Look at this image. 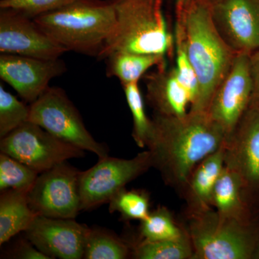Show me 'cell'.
Masks as SVG:
<instances>
[{"instance_id": "6da1fadb", "label": "cell", "mask_w": 259, "mask_h": 259, "mask_svg": "<svg viewBox=\"0 0 259 259\" xmlns=\"http://www.w3.org/2000/svg\"><path fill=\"white\" fill-rule=\"evenodd\" d=\"M146 146L153 167L179 194L194 167L226 142L222 127L207 112L189 111L181 117L154 114Z\"/></svg>"}, {"instance_id": "7a4b0ae2", "label": "cell", "mask_w": 259, "mask_h": 259, "mask_svg": "<svg viewBox=\"0 0 259 259\" xmlns=\"http://www.w3.org/2000/svg\"><path fill=\"white\" fill-rule=\"evenodd\" d=\"M176 25L182 32L186 52L198 80V97L190 111L207 112L238 54L218 32L208 5L193 0L177 15Z\"/></svg>"}, {"instance_id": "3957f363", "label": "cell", "mask_w": 259, "mask_h": 259, "mask_svg": "<svg viewBox=\"0 0 259 259\" xmlns=\"http://www.w3.org/2000/svg\"><path fill=\"white\" fill-rule=\"evenodd\" d=\"M33 20L66 51L98 58L115 28L116 16L107 0H75Z\"/></svg>"}, {"instance_id": "277c9868", "label": "cell", "mask_w": 259, "mask_h": 259, "mask_svg": "<svg viewBox=\"0 0 259 259\" xmlns=\"http://www.w3.org/2000/svg\"><path fill=\"white\" fill-rule=\"evenodd\" d=\"M113 7L115 27L97 59L117 52L166 56L171 35L163 15V0H107Z\"/></svg>"}, {"instance_id": "5b68a950", "label": "cell", "mask_w": 259, "mask_h": 259, "mask_svg": "<svg viewBox=\"0 0 259 259\" xmlns=\"http://www.w3.org/2000/svg\"><path fill=\"white\" fill-rule=\"evenodd\" d=\"M193 259H253L259 219L244 223L222 217L213 207L186 214Z\"/></svg>"}, {"instance_id": "8992f818", "label": "cell", "mask_w": 259, "mask_h": 259, "mask_svg": "<svg viewBox=\"0 0 259 259\" xmlns=\"http://www.w3.org/2000/svg\"><path fill=\"white\" fill-rule=\"evenodd\" d=\"M29 121L64 142L95 153L99 158L108 156L106 146L97 142L90 134L63 89L49 87L30 104Z\"/></svg>"}, {"instance_id": "52a82bcc", "label": "cell", "mask_w": 259, "mask_h": 259, "mask_svg": "<svg viewBox=\"0 0 259 259\" xmlns=\"http://www.w3.org/2000/svg\"><path fill=\"white\" fill-rule=\"evenodd\" d=\"M152 167V157L148 150L131 159L109 156L100 158L95 166L80 171L81 211L91 210L109 203L127 184Z\"/></svg>"}, {"instance_id": "ba28073f", "label": "cell", "mask_w": 259, "mask_h": 259, "mask_svg": "<svg viewBox=\"0 0 259 259\" xmlns=\"http://www.w3.org/2000/svg\"><path fill=\"white\" fill-rule=\"evenodd\" d=\"M225 165L241 180L245 199L259 211V101L249 106L225 142Z\"/></svg>"}, {"instance_id": "9c48e42d", "label": "cell", "mask_w": 259, "mask_h": 259, "mask_svg": "<svg viewBox=\"0 0 259 259\" xmlns=\"http://www.w3.org/2000/svg\"><path fill=\"white\" fill-rule=\"evenodd\" d=\"M0 151L40 174L84 151L57 139L33 122H25L0 141Z\"/></svg>"}, {"instance_id": "30bf717a", "label": "cell", "mask_w": 259, "mask_h": 259, "mask_svg": "<svg viewBox=\"0 0 259 259\" xmlns=\"http://www.w3.org/2000/svg\"><path fill=\"white\" fill-rule=\"evenodd\" d=\"M80 171L65 161L40 173L28 193L37 216L74 219L81 211Z\"/></svg>"}, {"instance_id": "8fae6325", "label": "cell", "mask_w": 259, "mask_h": 259, "mask_svg": "<svg viewBox=\"0 0 259 259\" xmlns=\"http://www.w3.org/2000/svg\"><path fill=\"white\" fill-rule=\"evenodd\" d=\"M253 97L249 54H238L216 90L207 112L228 137L238 125ZM226 137V138H227Z\"/></svg>"}, {"instance_id": "7c38bea8", "label": "cell", "mask_w": 259, "mask_h": 259, "mask_svg": "<svg viewBox=\"0 0 259 259\" xmlns=\"http://www.w3.org/2000/svg\"><path fill=\"white\" fill-rule=\"evenodd\" d=\"M68 52L42 30L33 19L15 10L0 9V53L37 59H60Z\"/></svg>"}, {"instance_id": "4fadbf2b", "label": "cell", "mask_w": 259, "mask_h": 259, "mask_svg": "<svg viewBox=\"0 0 259 259\" xmlns=\"http://www.w3.org/2000/svg\"><path fill=\"white\" fill-rule=\"evenodd\" d=\"M66 71V64L60 59L49 60L0 54V78L30 104L49 88L51 80Z\"/></svg>"}, {"instance_id": "5bb4252c", "label": "cell", "mask_w": 259, "mask_h": 259, "mask_svg": "<svg viewBox=\"0 0 259 259\" xmlns=\"http://www.w3.org/2000/svg\"><path fill=\"white\" fill-rule=\"evenodd\" d=\"M89 228L74 219L36 216L24 233L28 241L51 259H81Z\"/></svg>"}, {"instance_id": "9a60e30c", "label": "cell", "mask_w": 259, "mask_h": 259, "mask_svg": "<svg viewBox=\"0 0 259 259\" xmlns=\"http://www.w3.org/2000/svg\"><path fill=\"white\" fill-rule=\"evenodd\" d=\"M211 10L218 32L237 54L259 49V0H224Z\"/></svg>"}, {"instance_id": "2e32d148", "label": "cell", "mask_w": 259, "mask_h": 259, "mask_svg": "<svg viewBox=\"0 0 259 259\" xmlns=\"http://www.w3.org/2000/svg\"><path fill=\"white\" fill-rule=\"evenodd\" d=\"M146 99L155 114L167 117L187 115L192 99L177 76L176 69L158 67L157 71L145 76Z\"/></svg>"}, {"instance_id": "e0dca14e", "label": "cell", "mask_w": 259, "mask_h": 259, "mask_svg": "<svg viewBox=\"0 0 259 259\" xmlns=\"http://www.w3.org/2000/svg\"><path fill=\"white\" fill-rule=\"evenodd\" d=\"M225 167V144L194 167L181 196L186 202V214L212 208L214 187Z\"/></svg>"}, {"instance_id": "ac0fdd59", "label": "cell", "mask_w": 259, "mask_h": 259, "mask_svg": "<svg viewBox=\"0 0 259 259\" xmlns=\"http://www.w3.org/2000/svg\"><path fill=\"white\" fill-rule=\"evenodd\" d=\"M212 206L222 217L244 223L259 219V211L245 199L239 177L226 165L214 187Z\"/></svg>"}, {"instance_id": "d6986e66", "label": "cell", "mask_w": 259, "mask_h": 259, "mask_svg": "<svg viewBox=\"0 0 259 259\" xmlns=\"http://www.w3.org/2000/svg\"><path fill=\"white\" fill-rule=\"evenodd\" d=\"M28 193L10 190L0 196V244L3 245L20 232H25L36 218L30 208Z\"/></svg>"}, {"instance_id": "ffe728a7", "label": "cell", "mask_w": 259, "mask_h": 259, "mask_svg": "<svg viewBox=\"0 0 259 259\" xmlns=\"http://www.w3.org/2000/svg\"><path fill=\"white\" fill-rule=\"evenodd\" d=\"M158 54L117 52L107 57L106 74L117 78L122 85L139 81L153 66L163 67L166 58Z\"/></svg>"}, {"instance_id": "44dd1931", "label": "cell", "mask_w": 259, "mask_h": 259, "mask_svg": "<svg viewBox=\"0 0 259 259\" xmlns=\"http://www.w3.org/2000/svg\"><path fill=\"white\" fill-rule=\"evenodd\" d=\"M139 234V240L149 241L180 239L189 236L185 225L177 222L171 211L164 206H158L141 221Z\"/></svg>"}, {"instance_id": "7402d4cb", "label": "cell", "mask_w": 259, "mask_h": 259, "mask_svg": "<svg viewBox=\"0 0 259 259\" xmlns=\"http://www.w3.org/2000/svg\"><path fill=\"white\" fill-rule=\"evenodd\" d=\"M131 253L128 243L114 233L103 228H89L83 258L125 259Z\"/></svg>"}, {"instance_id": "603a6c76", "label": "cell", "mask_w": 259, "mask_h": 259, "mask_svg": "<svg viewBox=\"0 0 259 259\" xmlns=\"http://www.w3.org/2000/svg\"><path fill=\"white\" fill-rule=\"evenodd\" d=\"M136 259H193L194 249L190 236L166 241L139 240L130 245Z\"/></svg>"}, {"instance_id": "cb8c5ba5", "label": "cell", "mask_w": 259, "mask_h": 259, "mask_svg": "<svg viewBox=\"0 0 259 259\" xmlns=\"http://www.w3.org/2000/svg\"><path fill=\"white\" fill-rule=\"evenodd\" d=\"M39 174L4 153H0V191L14 190L28 192Z\"/></svg>"}, {"instance_id": "d4e9b609", "label": "cell", "mask_w": 259, "mask_h": 259, "mask_svg": "<svg viewBox=\"0 0 259 259\" xmlns=\"http://www.w3.org/2000/svg\"><path fill=\"white\" fill-rule=\"evenodd\" d=\"M109 204V211L118 212L123 221L137 220L141 222L151 212L149 193L144 190L122 189Z\"/></svg>"}, {"instance_id": "484cf974", "label": "cell", "mask_w": 259, "mask_h": 259, "mask_svg": "<svg viewBox=\"0 0 259 259\" xmlns=\"http://www.w3.org/2000/svg\"><path fill=\"white\" fill-rule=\"evenodd\" d=\"M122 88L134 120L133 138L139 147H146L151 132L152 120L146 115L144 100L140 91L139 81L125 83L122 85Z\"/></svg>"}, {"instance_id": "4316f807", "label": "cell", "mask_w": 259, "mask_h": 259, "mask_svg": "<svg viewBox=\"0 0 259 259\" xmlns=\"http://www.w3.org/2000/svg\"><path fill=\"white\" fill-rule=\"evenodd\" d=\"M30 117V106L20 101L0 84V139H3L25 122Z\"/></svg>"}, {"instance_id": "83f0119b", "label": "cell", "mask_w": 259, "mask_h": 259, "mask_svg": "<svg viewBox=\"0 0 259 259\" xmlns=\"http://www.w3.org/2000/svg\"><path fill=\"white\" fill-rule=\"evenodd\" d=\"M175 42L177 49V67L175 69L181 82L185 87L192 97V108L198 97V80L186 52L182 32L177 25L175 29Z\"/></svg>"}, {"instance_id": "f1b7e54d", "label": "cell", "mask_w": 259, "mask_h": 259, "mask_svg": "<svg viewBox=\"0 0 259 259\" xmlns=\"http://www.w3.org/2000/svg\"><path fill=\"white\" fill-rule=\"evenodd\" d=\"M75 0H0V9L15 10L34 19L73 3Z\"/></svg>"}, {"instance_id": "f546056e", "label": "cell", "mask_w": 259, "mask_h": 259, "mask_svg": "<svg viewBox=\"0 0 259 259\" xmlns=\"http://www.w3.org/2000/svg\"><path fill=\"white\" fill-rule=\"evenodd\" d=\"M13 258L21 259H51L37 249L28 239L22 240L17 243L13 250Z\"/></svg>"}, {"instance_id": "4dcf8cb0", "label": "cell", "mask_w": 259, "mask_h": 259, "mask_svg": "<svg viewBox=\"0 0 259 259\" xmlns=\"http://www.w3.org/2000/svg\"><path fill=\"white\" fill-rule=\"evenodd\" d=\"M249 69L253 84L252 98L259 101V49L249 54Z\"/></svg>"}, {"instance_id": "1f68e13d", "label": "cell", "mask_w": 259, "mask_h": 259, "mask_svg": "<svg viewBox=\"0 0 259 259\" xmlns=\"http://www.w3.org/2000/svg\"><path fill=\"white\" fill-rule=\"evenodd\" d=\"M193 0H175L176 3V15H180L187 9Z\"/></svg>"}, {"instance_id": "d6a6232c", "label": "cell", "mask_w": 259, "mask_h": 259, "mask_svg": "<svg viewBox=\"0 0 259 259\" xmlns=\"http://www.w3.org/2000/svg\"><path fill=\"white\" fill-rule=\"evenodd\" d=\"M197 1L200 2V3H204V4L208 5L210 8H212L214 5L219 4L224 0H197Z\"/></svg>"}, {"instance_id": "836d02e7", "label": "cell", "mask_w": 259, "mask_h": 259, "mask_svg": "<svg viewBox=\"0 0 259 259\" xmlns=\"http://www.w3.org/2000/svg\"><path fill=\"white\" fill-rule=\"evenodd\" d=\"M253 259H259V236L256 246H255L254 253H253Z\"/></svg>"}]
</instances>
